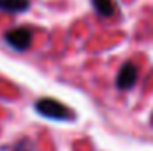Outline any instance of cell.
<instances>
[{
	"instance_id": "1",
	"label": "cell",
	"mask_w": 153,
	"mask_h": 151,
	"mask_svg": "<svg viewBox=\"0 0 153 151\" xmlns=\"http://www.w3.org/2000/svg\"><path fill=\"white\" fill-rule=\"evenodd\" d=\"M36 112L46 119H53V121H68L71 119V112L66 105H62L61 101L53 100V98H41L34 105Z\"/></svg>"
},
{
	"instance_id": "2",
	"label": "cell",
	"mask_w": 153,
	"mask_h": 151,
	"mask_svg": "<svg viewBox=\"0 0 153 151\" xmlns=\"http://www.w3.org/2000/svg\"><path fill=\"white\" fill-rule=\"evenodd\" d=\"M32 36H34L32 29H29V27H16V29H11V30L5 32L4 41L13 50L23 52V50H27L32 44Z\"/></svg>"
},
{
	"instance_id": "3",
	"label": "cell",
	"mask_w": 153,
	"mask_h": 151,
	"mask_svg": "<svg viewBox=\"0 0 153 151\" xmlns=\"http://www.w3.org/2000/svg\"><path fill=\"white\" fill-rule=\"evenodd\" d=\"M137 82V68L134 62H125L117 73L116 78V85L117 89H130L134 84Z\"/></svg>"
},
{
	"instance_id": "4",
	"label": "cell",
	"mask_w": 153,
	"mask_h": 151,
	"mask_svg": "<svg viewBox=\"0 0 153 151\" xmlns=\"http://www.w3.org/2000/svg\"><path fill=\"white\" fill-rule=\"evenodd\" d=\"M30 5L29 0H0V11L5 13H22L27 11Z\"/></svg>"
},
{
	"instance_id": "5",
	"label": "cell",
	"mask_w": 153,
	"mask_h": 151,
	"mask_svg": "<svg viewBox=\"0 0 153 151\" xmlns=\"http://www.w3.org/2000/svg\"><path fill=\"white\" fill-rule=\"evenodd\" d=\"M91 2H93L94 11L100 16H112L114 14V11H116L114 0H91Z\"/></svg>"
}]
</instances>
